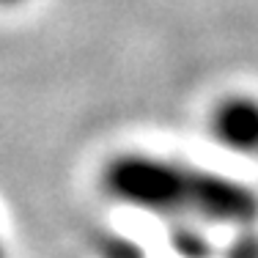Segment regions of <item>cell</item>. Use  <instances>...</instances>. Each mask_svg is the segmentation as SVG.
<instances>
[{
  "instance_id": "2",
  "label": "cell",
  "mask_w": 258,
  "mask_h": 258,
  "mask_svg": "<svg viewBox=\"0 0 258 258\" xmlns=\"http://www.w3.org/2000/svg\"><path fill=\"white\" fill-rule=\"evenodd\" d=\"M212 135L236 154H258V99L228 96L212 113Z\"/></svg>"
},
{
  "instance_id": "1",
  "label": "cell",
  "mask_w": 258,
  "mask_h": 258,
  "mask_svg": "<svg viewBox=\"0 0 258 258\" xmlns=\"http://www.w3.org/2000/svg\"><path fill=\"white\" fill-rule=\"evenodd\" d=\"M104 189L115 201L157 214H184L212 225L258 223V192L198 165L149 154H121L104 168Z\"/></svg>"
},
{
  "instance_id": "3",
  "label": "cell",
  "mask_w": 258,
  "mask_h": 258,
  "mask_svg": "<svg viewBox=\"0 0 258 258\" xmlns=\"http://www.w3.org/2000/svg\"><path fill=\"white\" fill-rule=\"evenodd\" d=\"M3 6H17V3H22V0H0Z\"/></svg>"
}]
</instances>
